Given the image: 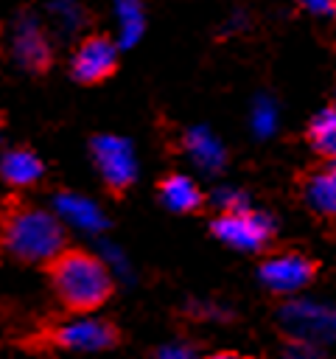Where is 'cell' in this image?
Returning <instances> with one entry per match:
<instances>
[{"label": "cell", "mask_w": 336, "mask_h": 359, "mask_svg": "<svg viewBox=\"0 0 336 359\" xmlns=\"http://www.w3.org/2000/svg\"><path fill=\"white\" fill-rule=\"evenodd\" d=\"M185 146H188L190 157H193L202 168L216 171V168L224 165V149H221V143H218L210 132H204V129H193V132H188Z\"/></svg>", "instance_id": "5bb4252c"}, {"label": "cell", "mask_w": 336, "mask_h": 359, "mask_svg": "<svg viewBox=\"0 0 336 359\" xmlns=\"http://www.w3.org/2000/svg\"><path fill=\"white\" fill-rule=\"evenodd\" d=\"M118 65V48L106 36H87L73 53V76L84 84H98L106 76L115 73Z\"/></svg>", "instance_id": "52a82bcc"}, {"label": "cell", "mask_w": 336, "mask_h": 359, "mask_svg": "<svg viewBox=\"0 0 336 359\" xmlns=\"http://www.w3.org/2000/svg\"><path fill=\"white\" fill-rule=\"evenodd\" d=\"M314 275H316V264L305 255H297V252L274 255V258L260 264V280L274 292L302 289L305 283H311Z\"/></svg>", "instance_id": "ba28073f"}, {"label": "cell", "mask_w": 336, "mask_h": 359, "mask_svg": "<svg viewBox=\"0 0 336 359\" xmlns=\"http://www.w3.org/2000/svg\"><path fill=\"white\" fill-rule=\"evenodd\" d=\"M157 353H160V356H188L190 348H160Z\"/></svg>", "instance_id": "d6986e66"}, {"label": "cell", "mask_w": 336, "mask_h": 359, "mask_svg": "<svg viewBox=\"0 0 336 359\" xmlns=\"http://www.w3.org/2000/svg\"><path fill=\"white\" fill-rule=\"evenodd\" d=\"M50 283L62 306L70 311H92L112 292L106 266L81 250H62L50 261Z\"/></svg>", "instance_id": "6da1fadb"}, {"label": "cell", "mask_w": 336, "mask_h": 359, "mask_svg": "<svg viewBox=\"0 0 336 359\" xmlns=\"http://www.w3.org/2000/svg\"><path fill=\"white\" fill-rule=\"evenodd\" d=\"M3 241L22 261H53L64 247V233L50 213L11 205L3 216Z\"/></svg>", "instance_id": "7a4b0ae2"}, {"label": "cell", "mask_w": 336, "mask_h": 359, "mask_svg": "<svg viewBox=\"0 0 336 359\" xmlns=\"http://www.w3.org/2000/svg\"><path fill=\"white\" fill-rule=\"evenodd\" d=\"M213 233L238 250H260L272 238V222L249 208L224 210L218 219H213Z\"/></svg>", "instance_id": "3957f363"}, {"label": "cell", "mask_w": 336, "mask_h": 359, "mask_svg": "<svg viewBox=\"0 0 336 359\" xmlns=\"http://www.w3.org/2000/svg\"><path fill=\"white\" fill-rule=\"evenodd\" d=\"M53 208L64 222H70V224H76L81 230H101L106 224V219L98 210V205L84 199V196H76V194H59L53 199Z\"/></svg>", "instance_id": "8fae6325"}, {"label": "cell", "mask_w": 336, "mask_h": 359, "mask_svg": "<svg viewBox=\"0 0 336 359\" xmlns=\"http://www.w3.org/2000/svg\"><path fill=\"white\" fill-rule=\"evenodd\" d=\"M302 194H305L308 208H314L319 216L336 219V160L333 165L311 174L302 185Z\"/></svg>", "instance_id": "30bf717a"}, {"label": "cell", "mask_w": 336, "mask_h": 359, "mask_svg": "<svg viewBox=\"0 0 336 359\" xmlns=\"http://www.w3.org/2000/svg\"><path fill=\"white\" fill-rule=\"evenodd\" d=\"M280 320L286 323L291 339L297 342H319L336 339V311L316 303H288L280 309Z\"/></svg>", "instance_id": "5b68a950"}, {"label": "cell", "mask_w": 336, "mask_h": 359, "mask_svg": "<svg viewBox=\"0 0 336 359\" xmlns=\"http://www.w3.org/2000/svg\"><path fill=\"white\" fill-rule=\"evenodd\" d=\"M118 20H120V42L129 45L140 36L143 17H140V3L137 0H118Z\"/></svg>", "instance_id": "2e32d148"}, {"label": "cell", "mask_w": 336, "mask_h": 359, "mask_svg": "<svg viewBox=\"0 0 336 359\" xmlns=\"http://www.w3.org/2000/svg\"><path fill=\"white\" fill-rule=\"evenodd\" d=\"M92 157H95V165L104 177V182L109 185V191H123L132 185L134 180V157H132V149L126 140L115 137V135H101L92 140Z\"/></svg>", "instance_id": "8992f818"}, {"label": "cell", "mask_w": 336, "mask_h": 359, "mask_svg": "<svg viewBox=\"0 0 336 359\" xmlns=\"http://www.w3.org/2000/svg\"><path fill=\"white\" fill-rule=\"evenodd\" d=\"M0 174L14 185H31L42 174V163L28 149H11L0 157Z\"/></svg>", "instance_id": "4fadbf2b"}, {"label": "cell", "mask_w": 336, "mask_h": 359, "mask_svg": "<svg viewBox=\"0 0 336 359\" xmlns=\"http://www.w3.org/2000/svg\"><path fill=\"white\" fill-rule=\"evenodd\" d=\"M14 56L22 67L28 70H48L50 67V45L42 34V28L34 22V20H25L17 25V34H14Z\"/></svg>", "instance_id": "9c48e42d"}, {"label": "cell", "mask_w": 336, "mask_h": 359, "mask_svg": "<svg viewBox=\"0 0 336 359\" xmlns=\"http://www.w3.org/2000/svg\"><path fill=\"white\" fill-rule=\"evenodd\" d=\"M272 126H274V112H272V107L266 101H260L258 109H255V129L260 135H266V132H272Z\"/></svg>", "instance_id": "e0dca14e"}, {"label": "cell", "mask_w": 336, "mask_h": 359, "mask_svg": "<svg viewBox=\"0 0 336 359\" xmlns=\"http://www.w3.org/2000/svg\"><path fill=\"white\" fill-rule=\"evenodd\" d=\"M160 199H162L171 210H179V213L196 210V208L202 205L199 188L193 185V180H188V177H182V174H168V177L160 182Z\"/></svg>", "instance_id": "7c38bea8"}, {"label": "cell", "mask_w": 336, "mask_h": 359, "mask_svg": "<svg viewBox=\"0 0 336 359\" xmlns=\"http://www.w3.org/2000/svg\"><path fill=\"white\" fill-rule=\"evenodd\" d=\"M45 339L64 351H104L118 342V331L104 320L87 317V320H70L53 325L45 334Z\"/></svg>", "instance_id": "277c9868"}, {"label": "cell", "mask_w": 336, "mask_h": 359, "mask_svg": "<svg viewBox=\"0 0 336 359\" xmlns=\"http://www.w3.org/2000/svg\"><path fill=\"white\" fill-rule=\"evenodd\" d=\"M308 137L314 149L330 160H336V109H325L311 121Z\"/></svg>", "instance_id": "9a60e30c"}, {"label": "cell", "mask_w": 336, "mask_h": 359, "mask_svg": "<svg viewBox=\"0 0 336 359\" xmlns=\"http://www.w3.org/2000/svg\"><path fill=\"white\" fill-rule=\"evenodd\" d=\"M216 199H218V205H221L224 210H238V208H246V199H244L241 194H232V191H218V194H216Z\"/></svg>", "instance_id": "ac0fdd59"}]
</instances>
